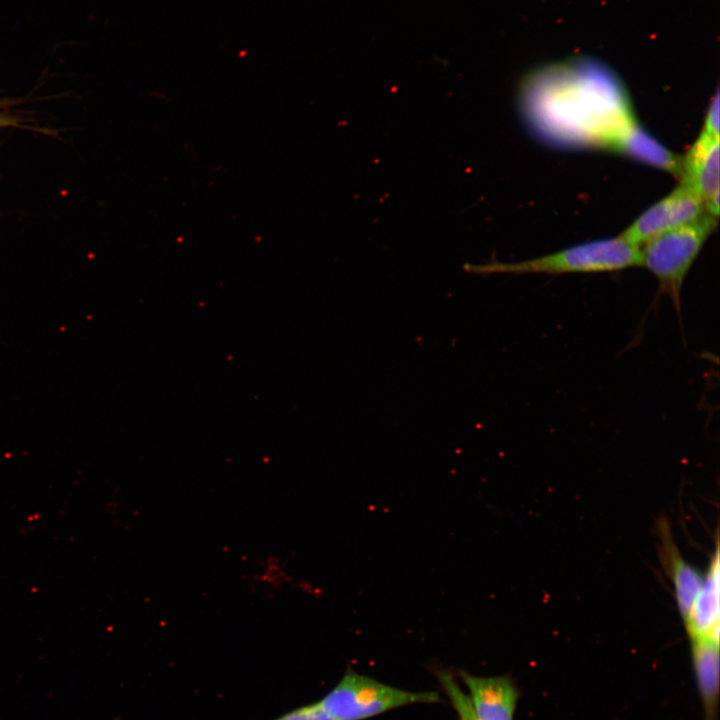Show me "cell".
<instances>
[{
  "label": "cell",
  "instance_id": "cell-12",
  "mask_svg": "<svg viewBox=\"0 0 720 720\" xmlns=\"http://www.w3.org/2000/svg\"><path fill=\"white\" fill-rule=\"evenodd\" d=\"M254 578L258 583L272 591L282 588L291 580L281 559L273 555L266 557L261 562V566L258 568Z\"/></svg>",
  "mask_w": 720,
  "mask_h": 720
},
{
  "label": "cell",
  "instance_id": "cell-5",
  "mask_svg": "<svg viewBox=\"0 0 720 720\" xmlns=\"http://www.w3.org/2000/svg\"><path fill=\"white\" fill-rule=\"evenodd\" d=\"M595 144L680 176L682 157L666 149L640 128L631 111L603 131Z\"/></svg>",
  "mask_w": 720,
  "mask_h": 720
},
{
  "label": "cell",
  "instance_id": "cell-9",
  "mask_svg": "<svg viewBox=\"0 0 720 720\" xmlns=\"http://www.w3.org/2000/svg\"><path fill=\"white\" fill-rule=\"evenodd\" d=\"M718 542L704 574L702 586L685 621L690 637L708 636L719 640L720 572Z\"/></svg>",
  "mask_w": 720,
  "mask_h": 720
},
{
  "label": "cell",
  "instance_id": "cell-3",
  "mask_svg": "<svg viewBox=\"0 0 720 720\" xmlns=\"http://www.w3.org/2000/svg\"><path fill=\"white\" fill-rule=\"evenodd\" d=\"M439 701L437 692L400 689L348 668L318 703L333 720H365L396 708Z\"/></svg>",
  "mask_w": 720,
  "mask_h": 720
},
{
  "label": "cell",
  "instance_id": "cell-10",
  "mask_svg": "<svg viewBox=\"0 0 720 720\" xmlns=\"http://www.w3.org/2000/svg\"><path fill=\"white\" fill-rule=\"evenodd\" d=\"M697 683L707 705L714 704L719 687V643L708 636L691 637Z\"/></svg>",
  "mask_w": 720,
  "mask_h": 720
},
{
  "label": "cell",
  "instance_id": "cell-1",
  "mask_svg": "<svg viewBox=\"0 0 720 720\" xmlns=\"http://www.w3.org/2000/svg\"><path fill=\"white\" fill-rule=\"evenodd\" d=\"M634 266H642L641 249L617 237L580 244L517 263L467 264L464 269L474 274H566L608 272Z\"/></svg>",
  "mask_w": 720,
  "mask_h": 720
},
{
  "label": "cell",
  "instance_id": "cell-13",
  "mask_svg": "<svg viewBox=\"0 0 720 720\" xmlns=\"http://www.w3.org/2000/svg\"><path fill=\"white\" fill-rule=\"evenodd\" d=\"M275 720H333L318 702L289 711Z\"/></svg>",
  "mask_w": 720,
  "mask_h": 720
},
{
  "label": "cell",
  "instance_id": "cell-4",
  "mask_svg": "<svg viewBox=\"0 0 720 720\" xmlns=\"http://www.w3.org/2000/svg\"><path fill=\"white\" fill-rule=\"evenodd\" d=\"M704 210V202L680 184L672 193L647 209L618 237L639 247L663 232L695 219Z\"/></svg>",
  "mask_w": 720,
  "mask_h": 720
},
{
  "label": "cell",
  "instance_id": "cell-6",
  "mask_svg": "<svg viewBox=\"0 0 720 720\" xmlns=\"http://www.w3.org/2000/svg\"><path fill=\"white\" fill-rule=\"evenodd\" d=\"M477 720H513L518 691L507 676L482 677L464 670L457 673Z\"/></svg>",
  "mask_w": 720,
  "mask_h": 720
},
{
  "label": "cell",
  "instance_id": "cell-15",
  "mask_svg": "<svg viewBox=\"0 0 720 720\" xmlns=\"http://www.w3.org/2000/svg\"><path fill=\"white\" fill-rule=\"evenodd\" d=\"M20 126L19 120L6 113H0V128Z\"/></svg>",
  "mask_w": 720,
  "mask_h": 720
},
{
  "label": "cell",
  "instance_id": "cell-14",
  "mask_svg": "<svg viewBox=\"0 0 720 720\" xmlns=\"http://www.w3.org/2000/svg\"><path fill=\"white\" fill-rule=\"evenodd\" d=\"M703 132L719 137V96L715 95L708 109Z\"/></svg>",
  "mask_w": 720,
  "mask_h": 720
},
{
  "label": "cell",
  "instance_id": "cell-2",
  "mask_svg": "<svg viewBox=\"0 0 720 720\" xmlns=\"http://www.w3.org/2000/svg\"><path fill=\"white\" fill-rule=\"evenodd\" d=\"M716 226V217L702 213L654 237L641 249L642 265L655 276L660 291L671 298L678 312L686 275Z\"/></svg>",
  "mask_w": 720,
  "mask_h": 720
},
{
  "label": "cell",
  "instance_id": "cell-11",
  "mask_svg": "<svg viewBox=\"0 0 720 720\" xmlns=\"http://www.w3.org/2000/svg\"><path fill=\"white\" fill-rule=\"evenodd\" d=\"M435 675L450 699L459 720H477L467 693H465L454 675L443 669L435 670Z\"/></svg>",
  "mask_w": 720,
  "mask_h": 720
},
{
  "label": "cell",
  "instance_id": "cell-7",
  "mask_svg": "<svg viewBox=\"0 0 720 720\" xmlns=\"http://www.w3.org/2000/svg\"><path fill=\"white\" fill-rule=\"evenodd\" d=\"M657 534L660 562L672 582L676 603L685 622L702 586L704 575L682 557L666 520L658 522Z\"/></svg>",
  "mask_w": 720,
  "mask_h": 720
},
{
  "label": "cell",
  "instance_id": "cell-8",
  "mask_svg": "<svg viewBox=\"0 0 720 720\" xmlns=\"http://www.w3.org/2000/svg\"><path fill=\"white\" fill-rule=\"evenodd\" d=\"M681 185L703 202L719 190V137L702 131L697 141L682 157Z\"/></svg>",
  "mask_w": 720,
  "mask_h": 720
}]
</instances>
